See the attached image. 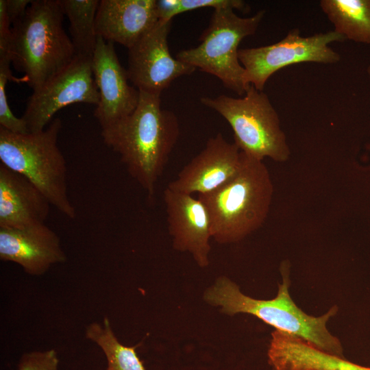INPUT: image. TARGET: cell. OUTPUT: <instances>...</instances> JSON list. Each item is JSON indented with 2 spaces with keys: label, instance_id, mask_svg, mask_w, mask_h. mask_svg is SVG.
Segmentation results:
<instances>
[{
  "label": "cell",
  "instance_id": "obj_7",
  "mask_svg": "<svg viewBox=\"0 0 370 370\" xmlns=\"http://www.w3.org/2000/svg\"><path fill=\"white\" fill-rule=\"evenodd\" d=\"M265 14L261 10L251 16L241 17L231 8L214 10L208 27L196 47L179 51L175 58L196 69L218 77L224 86L243 96L250 85L238 59L243 39L254 35Z\"/></svg>",
  "mask_w": 370,
  "mask_h": 370
},
{
  "label": "cell",
  "instance_id": "obj_17",
  "mask_svg": "<svg viewBox=\"0 0 370 370\" xmlns=\"http://www.w3.org/2000/svg\"><path fill=\"white\" fill-rule=\"evenodd\" d=\"M319 5L346 40L370 44V0H321Z\"/></svg>",
  "mask_w": 370,
  "mask_h": 370
},
{
  "label": "cell",
  "instance_id": "obj_8",
  "mask_svg": "<svg viewBox=\"0 0 370 370\" xmlns=\"http://www.w3.org/2000/svg\"><path fill=\"white\" fill-rule=\"evenodd\" d=\"M345 40L334 30L303 36L299 29L294 28L274 44L239 49L238 59L245 70L247 84L263 91L269 77L287 66L302 62L337 63L341 56L330 45Z\"/></svg>",
  "mask_w": 370,
  "mask_h": 370
},
{
  "label": "cell",
  "instance_id": "obj_19",
  "mask_svg": "<svg viewBox=\"0 0 370 370\" xmlns=\"http://www.w3.org/2000/svg\"><path fill=\"white\" fill-rule=\"evenodd\" d=\"M85 336L103 352L107 360L106 370H146L136 353L138 345L128 347L121 343L108 318L105 317L101 323L88 324L85 330Z\"/></svg>",
  "mask_w": 370,
  "mask_h": 370
},
{
  "label": "cell",
  "instance_id": "obj_25",
  "mask_svg": "<svg viewBox=\"0 0 370 370\" xmlns=\"http://www.w3.org/2000/svg\"><path fill=\"white\" fill-rule=\"evenodd\" d=\"M367 74L369 75V76H370V64L368 66V67L367 69Z\"/></svg>",
  "mask_w": 370,
  "mask_h": 370
},
{
  "label": "cell",
  "instance_id": "obj_2",
  "mask_svg": "<svg viewBox=\"0 0 370 370\" xmlns=\"http://www.w3.org/2000/svg\"><path fill=\"white\" fill-rule=\"evenodd\" d=\"M280 270L282 281L273 299L250 297L243 294L230 279L221 276L206 291L204 299L213 306L220 307L225 314L231 316L238 313L252 314L275 330L302 339L328 354L345 358L340 340L327 328L328 322L337 314L338 308L334 306L319 317L306 314L295 304L289 293L290 262L283 261Z\"/></svg>",
  "mask_w": 370,
  "mask_h": 370
},
{
  "label": "cell",
  "instance_id": "obj_15",
  "mask_svg": "<svg viewBox=\"0 0 370 370\" xmlns=\"http://www.w3.org/2000/svg\"><path fill=\"white\" fill-rule=\"evenodd\" d=\"M158 21L156 0H101L96 33L106 41L130 49Z\"/></svg>",
  "mask_w": 370,
  "mask_h": 370
},
{
  "label": "cell",
  "instance_id": "obj_24",
  "mask_svg": "<svg viewBox=\"0 0 370 370\" xmlns=\"http://www.w3.org/2000/svg\"><path fill=\"white\" fill-rule=\"evenodd\" d=\"M32 1V0H5L6 14L12 25L22 20Z\"/></svg>",
  "mask_w": 370,
  "mask_h": 370
},
{
  "label": "cell",
  "instance_id": "obj_10",
  "mask_svg": "<svg viewBox=\"0 0 370 370\" xmlns=\"http://www.w3.org/2000/svg\"><path fill=\"white\" fill-rule=\"evenodd\" d=\"M171 22L159 20L128 49L127 75L138 90L161 95L175 79L196 70L171 56L168 45Z\"/></svg>",
  "mask_w": 370,
  "mask_h": 370
},
{
  "label": "cell",
  "instance_id": "obj_3",
  "mask_svg": "<svg viewBox=\"0 0 370 370\" xmlns=\"http://www.w3.org/2000/svg\"><path fill=\"white\" fill-rule=\"evenodd\" d=\"M243 153L238 173L219 188L198 199L206 208L212 237L221 243L242 241L264 223L273 184L262 160Z\"/></svg>",
  "mask_w": 370,
  "mask_h": 370
},
{
  "label": "cell",
  "instance_id": "obj_4",
  "mask_svg": "<svg viewBox=\"0 0 370 370\" xmlns=\"http://www.w3.org/2000/svg\"><path fill=\"white\" fill-rule=\"evenodd\" d=\"M64 15L60 0H32L22 20L12 25L11 62L33 90L76 56L63 27Z\"/></svg>",
  "mask_w": 370,
  "mask_h": 370
},
{
  "label": "cell",
  "instance_id": "obj_13",
  "mask_svg": "<svg viewBox=\"0 0 370 370\" xmlns=\"http://www.w3.org/2000/svg\"><path fill=\"white\" fill-rule=\"evenodd\" d=\"M164 201L173 247L177 251L190 253L200 267H207L212 235L210 217L204 204L192 195L168 187L164 191Z\"/></svg>",
  "mask_w": 370,
  "mask_h": 370
},
{
  "label": "cell",
  "instance_id": "obj_20",
  "mask_svg": "<svg viewBox=\"0 0 370 370\" xmlns=\"http://www.w3.org/2000/svg\"><path fill=\"white\" fill-rule=\"evenodd\" d=\"M156 4L159 19L164 21H172L177 14L204 8L214 10L231 8L241 12L249 10L248 5L241 0H157Z\"/></svg>",
  "mask_w": 370,
  "mask_h": 370
},
{
  "label": "cell",
  "instance_id": "obj_1",
  "mask_svg": "<svg viewBox=\"0 0 370 370\" xmlns=\"http://www.w3.org/2000/svg\"><path fill=\"white\" fill-rule=\"evenodd\" d=\"M139 92L135 110L101 128V136L151 198L179 138L180 124L173 112L162 108L160 95Z\"/></svg>",
  "mask_w": 370,
  "mask_h": 370
},
{
  "label": "cell",
  "instance_id": "obj_5",
  "mask_svg": "<svg viewBox=\"0 0 370 370\" xmlns=\"http://www.w3.org/2000/svg\"><path fill=\"white\" fill-rule=\"evenodd\" d=\"M61 127L59 118L37 132L16 134L0 127V163L25 177L51 205L74 219L76 210L68 194L66 163L58 145Z\"/></svg>",
  "mask_w": 370,
  "mask_h": 370
},
{
  "label": "cell",
  "instance_id": "obj_11",
  "mask_svg": "<svg viewBox=\"0 0 370 370\" xmlns=\"http://www.w3.org/2000/svg\"><path fill=\"white\" fill-rule=\"evenodd\" d=\"M92 63L99 93L94 115L103 128L132 114L138 106L140 92L129 84L127 69L121 66L113 42L97 36Z\"/></svg>",
  "mask_w": 370,
  "mask_h": 370
},
{
  "label": "cell",
  "instance_id": "obj_6",
  "mask_svg": "<svg viewBox=\"0 0 370 370\" xmlns=\"http://www.w3.org/2000/svg\"><path fill=\"white\" fill-rule=\"evenodd\" d=\"M200 100L227 121L241 151L262 161L265 158L278 162L289 159L291 149L278 114L263 91L250 85L239 98L221 95Z\"/></svg>",
  "mask_w": 370,
  "mask_h": 370
},
{
  "label": "cell",
  "instance_id": "obj_23",
  "mask_svg": "<svg viewBox=\"0 0 370 370\" xmlns=\"http://www.w3.org/2000/svg\"><path fill=\"white\" fill-rule=\"evenodd\" d=\"M10 25L5 10V0H0V54L10 55L12 38Z\"/></svg>",
  "mask_w": 370,
  "mask_h": 370
},
{
  "label": "cell",
  "instance_id": "obj_14",
  "mask_svg": "<svg viewBox=\"0 0 370 370\" xmlns=\"http://www.w3.org/2000/svg\"><path fill=\"white\" fill-rule=\"evenodd\" d=\"M0 259L20 265L33 276L63 263L66 255L58 235L45 224L23 228L0 227Z\"/></svg>",
  "mask_w": 370,
  "mask_h": 370
},
{
  "label": "cell",
  "instance_id": "obj_9",
  "mask_svg": "<svg viewBox=\"0 0 370 370\" xmlns=\"http://www.w3.org/2000/svg\"><path fill=\"white\" fill-rule=\"evenodd\" d=\"M92 59L76 56L68 66L33 90L21 117L29 132L45 130L58 110L72 103L97 106L99 93Z\"/></svg>",
  "mask_w": 370,
  "mask_h": 370
},
{
  "label": "cell",
  "instance_id": "obj_16",
  "mask_svg": "<svg viewBox=\"0 0 370 370\" xmlns=\"http://www.w3.org/2000/svg\"><path fill=\"white\" fill-rule=\"evenodd\" d=\"M51 204L23 175L0 163V227L45 224Z\"/></svg>",
  "mask_w": 370,
  "mask_h": 370
},
{
  "label": "cell",
  "instance_id": "obj_22",
  "mask_svg": "<svg viewBox=\"0 0 370 370\" xmlns=\"http://www.w3.org/2000/svg\"><path fill=\"white\" fill-rule=\"evenodd\" d=\"M59 359L54 349L32 351L20 358L17 370H58Z\"/></svg>",
  "mask_w": 370,
  "mask_h": 370
},
{
  "label": "cell",
  "instance_id": "obj_12",
  "mask_svg": "<svg viewBox=\"0 0 370 370\" xmlns=\"http://www.w3.org/2000/svg\"><path fill=\"white\" fill-rule=\"evenodd\" d=\"M243 153L219 133L178 173L167 187L189 195L206 194L219 188L239 171Z\"/></svg>",
  "mask_w": 370,
  "mask_h": 370
},
{
  "label": "cell",
  "instance_id": "obj_18",
  "mask_svg": "<svg viewBox=\"0 0 370 370\" xmlns=\"http://www.w3.org/2000/svg\"><path fill=\"white\" fill-rule=\"evenodd\" d=\"M70 23L75 55L92 58L97 42L95 21L99 0H60Z\"/></svg>",
  "mask_w": 370,
  "mask_h": 370
},
{
  "label": "cell",
  "instance_id": "obj_21",
  "mask_svg": "<svg viewBox=\"0 0 370 370\" xmlns=\"http://www.w3.org/2000/svg\"><path fill=\"white\" fill-rule=\"evenodd\" d=\"M11 63L9 54H0V127L13 133L27 134L29 132L25 121L14 115L7 99L6 84L10 79H16L12 76Z\"/></svg>",
  "mask_w": 370,
  "mask_h": 370
}]
</instances>
